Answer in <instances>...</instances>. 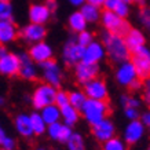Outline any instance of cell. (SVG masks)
Masks as SVG:
<instances>
[{"instance_id":"obj_29","label":"cell","mask_w":150,"mask_h":150,"mask_svg":"<svg viewBox=\"0 0 150 150\" xmlns=\"http://www.w3.org/2000/svg\"><path fill=\"white\" fill-rule=\"evenodd\" d=\"M86 99H87V96L83 91H72L69 94V105L73 106L74 109H77L79 112L81 109V106L84 105Z\"/></svg>"},{"instance_id":"obj_45","label":"cell","mask_w":150,"mask_h":150,"mask_svg":"<svg viewBox=\"0 0 150 150\" xmlns=\"http://www.w3.org/2000/svg\"><path fill=\"white\" fill-rule=\"evenodd\" d=\"M134 3H137L138 6H141V7H145L146 6V0H132Z\"/></svg>"},{"instance_id":"obj_26","label":"cell","mask_w":150,"mask_h":150,"mask_svg":"<svg viewBox=\"0 0 150 150\" xmlns=\"http://www.w3.org/2000/svg\"><path fill=\"white\" fill-rule=\"evenodd\" d=\"M68 23H69V28H70V30L76 33H80L83 30H87V25L88 23L86 22V19L83 17L80 11H74L69 15V19H68Z\"/></svg>"},{"instance_id":"obj_27","label":"cell","mask_w":150,"mask_h":150,"mask_svg":"<svg viewBox=\"0 0 150 150\" xmlns=\"http://www.w3.org/2000/svg\"><path fill=\"white\" fill-rule=\"evenodd\" d=\"M29 118H30V125H32V131L33 135H43L47 129V124L44 123V120L41 118L40 113L39 112H35V113L29 114Z\"/></svg>"},{"instance_id":"obj_41","label":"cell","mask_w":150,"mask_h":150,"mask_svg":"<svg viewBox=\"0 0 150 150\" xmlns=\"http://www.w3.org/2000/svg\"><path fill=\"white\" fill-rule=\"evenodd\" d=\"M7 137H8V135H7V132L1 128V124H0V146L3 145V142L7 139Z\"/></svg>"},{"instance_id":"obj_16","label":"cell","mask_w":150,"mask_h":150,"mask_svg":"<svg viewBox=\"0 0 150 150\" xmlns=\"http://www.w3.org/2000/svg\"><path fill=\"white\" fill-rule=\"evenodd\" d=\"M19 68L21 64H19L18 55L7 52L4 57L0 58V73L3 76H8V77L15 76L19 73Z\"/></svg>"},{"instance_id":"obj_47","label":"cell","mask_w":150,"mask_h":150,"mask_svg":"<svg viewBox=\"0 0 150 150\" xmlns=\"http://www.w3.org/2000/svg\"><path fill=\"white\" fill-rule=\"evenodd\" d=\"M6 103V100H4V98L3 96H0V106H3V105Z\"/></svg>"},{"instance_id":"obj_3","label":"cell","mask_w":150,"mask_h":150,"mask_svg":"<svg viewBox=\"0 0 150 150\" xmlns=\"http://www.w3.org/2000/svg\"><path fill=\"white\" fill-rule=\"evenodd\" d=\"M100 22L103 25V28L106 29V32L110 33H116V35H120V36H125L127 32L131 29L129 23L125 21L124 18H120L118 15H116L112 11H102L100 13Z\"/></svg>"},{"instance_id":"obj_36","label":"cell","mask_w":150,"mask_h":150,"mask_svg":"<svg viewBox=\"0 0 150 150\" xmlns=\"http://www.w3.org/2000/svg\"><path fill=\"white\" fill-rule=\"evenodd\" d=\"M124 114H125V117L132 121V120H139L141 117V114H139V110L135 109V108H124Z\"/></svg>"},{"instance_id":"obj_17","label":"cell","mask_w":150,"mask_h":150,"mask_svg":"<svg viewBox=\"0 0 150 150\" xmlns=\"http://www.w3.org/2000/svg\"><path fill=\"white\" fill-rule=\"evenodd\" d=\"M28 17H29L30 23L44 25V23L50 19L51 13H50V10L47 8L44 4H41V3H35V4H32L30 7H29Z\"/></svg>"},{"instance_id":"obj_4","label":"cell","mask_w":150,"mask_h":150,"mask_svg":"<svg viewBox=\"0 0 150 150\" xmlns=\"http://www.w3.org/2000/svg\"><path fill=\"white\" fill-rule=\"evenodd\" d=\"M131 64L137 70L138 79H147L150 73V51L146 46L139 47L132 52Z\"/></svg>"},{"instance_id":"obj_37","label":"cell","mask_w":150,"mask_h":150,"mask_svg":"<svg viewBox=\"0 0 150 150\" xmlns=\"http://www.w3.org/2000/svg\"><path fill=\"white\" fill-rule=\"evenodd\" d=\"M118 3H120V0H105L103 8L106 10V11L114 13V10H116V7L118 6Z\"/></svg>"},{"instance_id":"obj_25","label":"cell","mask_w":150,"mask_h":150,"mask_svg":"<svg viewBox=\"0 0 150 150\" xmlns=\"http://www.w3.org/2000/svg\"><path fill=\"white\" fill-rule=\"evenodd\" d=\"M40 116L41 118L44 120V123L47 125L50 124H54V123H58L59 118H61V112H59V108L57 105H48L46 108H43L40 110Z\"/></svg>"},{"instance_id":"obj_24","label":"cell","mask_w":150,"mask_h":150,"mask_svg":"<svg viewBox=\"0 0 150 150\" xmlns=\"http://www.w3.org/2000/svg\"><path fill=\"white\" fill-rule=\"evenodd\" d=\"M59 112H61V118L64 120V124L68 125V127H73L80 118V112L77 109H74L73 106H70V105H66L64 108H61Z\"/></svg>"},{"instance_id":"obj_9","label":"cell","mask_w":150,"mask_h":150,"mask_svg":"<svg viewBox=\"0 0 150 150\" xmlns=\"http://www.w3.org/2000/svg\"><path fill=\"white\" fill-rule=\"evenodd\" d=\"M74 74L76 79L80 84H86V83L91 81L94 79L98 77L99 74V65L96 64H84V62H79L74 65Z\"/></svg>"},{"instance_id":"obj_10","label":"cell","mask_w":150,"mask_h":150,"mask_svg":"<svg viewBox=\"0 0 150 150\" xmlns=\"http://www.w3.org/2000/svg\"><path fill=\"white\" fill-rule=\"evenodd\" d=\"M105 57H106V52H105V48H103V46H102V43H99V41H92L91 44H88L87 47H84L83 57H81V61H80V62L98 65Z\"/></svg>"},{"instance_id":"obj_51","label":"cell","mask_w":150,"mask_h":150,"mask_svg":"<svg viewBox=\"0 0 150 150\" xmlns=\"http://www.w3.org/2000/svg\"><path fill=\"white\" fill-rule=\"evenodd\" d=\"M0 150H6V149H0Z\"/></svg>"},{"instance_id":"obj_1","label":"cell","mask_w":150,"mask_h":150,"mask_svg":"<svg viewBox=\"0 0 150 150\" xmlns=\"http://www.w3.org/2000/svg\"><path fill=\"white\" fill-rule=\"evenodd\" d=\"M102 41H103V48L106 55L110 58L114 64H123L125 61H129L131 52L125 46L124 37L116 33L105 32L102 35Z\"/></svg>"},{"instance_id":"obj_7","label":"cell","mask_w":150,"mask_h":150,"mask_svg":"<svg viewBox=\"0 0 150 150\" xmlns=\"http://www.w3.org/2000/svg\"><path fill=\"white\" fill-rule=\"evenodd\" d=\"M83 92L86 94L88 99H96V100H106L108 99V94H109L106 83L98 77L86 83Z\"/></svg>"},{"instance_id":"obj_28","label":"cell","mask_w":150,"mask_h":150,"mask_svg":"<svg viewBox=\"0 0 150 150\" xmlns=\"http://www.w3.org/2000/svg\"><path fill=\"white\" fill-rule=\"evenodd\" d=\"M65 143H66L69 150H84V147H86L84 146V139L77 132H72V135L69 137V139Z\"/></svg>"},{"instance_id":"obj_43","label":"cell","mask_w":150,"mask_h":150,"mask_svg":"<svg viewBox=\"0 0 150 150\" xmlns=\"http://www.w3.org/2000/svg\"><path fill=\"white\" fill-rule=\"evenodd\" d=\"M68 1L72 6H74V7H80V6H83L86 3V0H68Z\"/></svg>"},{"instance_id":"obj_20","label":"cell","mask_w":150,"mask_h":150,"mask_svg":"<svg viewBox=\"0 0 150 150\" xmlns=\"http://www.w3.org/2000/svg\"><path fill=\"white\" fill-rule=\"evenodd\" d=\"M124 41H125V46L129 50V52H134L135 50H138L139 47L146 46V37L145 35L139 30V29H129L127 32V35L124 36Z\"/></svg>"},{"instance_id":"obj_18","label":"cell","mask_w":150,"mask_h":150,"mask_svg":"<svg viewBox=\"0 0 150 150\" xmlns=\"http://www.w3.org/2000/svg\"><path fill=\"white\" fill-rule=\"evenodd\" d=\"M47 132H48V135H50L51 139H54V141H58V142H65L69 139V137L72 135V127H68V125H65L64 123H54V124H50V125H47Z\"/></svg>"},{"instance_id":"obj_48","label":"cell","mask_w":150,"mask_h":150,"mask_svg":"<svg viewBox=\"0 0 150 150\" xmlns=\"http://www.w3.org/2000/svg\"><path fill=\"white\" fill-rule=\"evenodd\" d=\"M121 1H123V3H125V4H128V6L132 3V0H121Z\"/></svg>"},{"instance_id":"obj_2","label":"cell","mask_w":150,"mask_h":150,"mask_svg":"<svg viewBox=\"0 0 150 150\" xmlns=\"http://www.w3.org/2000/svg\"><path fill=\"white\" fill-rule=\"evenodd\" d=\"M80 112L87 120V123L92 127L99 121H102L103 118H106V116L109 113V105L106 100H96L87 98Z\"/></svg>"},{"instance_id":"obj_33","label":"cell","mask_w":150,"mask_h":150,"mask_svg":"<svg viewBox=\"0 0 150 150\" xmlns=\"http://www.w3.org/2000/svg\"><path fill=\"white\" fill-rule=\"evenodd\" d=\"M54 105H57L59 109L64 108V106H66V105H69V94L68 92L66 91H58V90H57Z\"/></svg>"},{"instance_id":"obj_19","label":"cell","mask_w":150,"mask_h":150,"mask_svg":"<svg viewBox=\"0 0 150 150\" xmlns=\"http://www.w3.org/2000/svg\"><path fill=\"white\" fill-rule=\"evenodd\" d=\"M19 58V64H21V68H19V73L21 77L25 79V80H35L37 76V70L36 66H35V62L29 58V55L22 52V54L18 55Z\"/></svg>"},{"instance_id":"obj_15","label":"cell","mask_w":150,"mask_h":150,"mask_svg":"<svg viewBox=\"0 0 150 150\" xmlns=\"http://www.w3.org/2000/svg\"><path fill=\"white\" fill-rule=\"evenodd\" d=\"M145 125L139 120H132L124 129V139L128 145H137L145 135Z\"/></svg>"},{"instance_id":"obj_8","label":"cell","mask_w":150,"mask_h":150,"mask_svg":"<svg viewBox=\"0 0 150 150\" xmlns=\"http://www.w3.org/2000/svg\"><path fill=\"white\" fill-rule=\"evenodd\" d=\"M21 39L26 43H39V41H44L47 36V29L44 25H39V23H29L26 26L22 28V30L18 33Z\"/></svg>"},{"instance_id":"obj_12","label":"cell","mask_w":150,"mask_h":150,"mask_svg":"<svg viewBox=\"0 0 150 150\" xmlns=\"http://www.w3.org/2000/svg\"><path fill=\"white\" fill-rule=\"evenodd\" d=\"M83 51H84V48L79 46L76 40H69L65 44L64 51H62V59L68 66H74L81 61Z\"/></svg>"},{"instance_id":"obj_38","label":"cell","mask_w":150,"mask_h":150,"mask_svg":"<svg viewBox=\"0 0 150 150\" xmlns=\"http://www.w3.org/2000/svg\"><path fill=\"white\" fill-rule=\"evenodd\" d=\"M44 6L50 10V13H54L55 10L58 8V3H57V0H46Z\"/></svg>"},{"instance_id":"obj_22","label":"cell","mask_w":150,"mask_h":150,"mask_svg":"<svg viewBox=\"0 0 150 150\" xmlns=\"http://www.w3.org/2000/svg\"><path fill=\"white\" fill-rule=\"evenodd\" d=\"M14 125H15V129H17V132H18L21 137H23V138L33 137V131H32V125H30L29 114L19 113L17 117L14 118Z\"/></svg>"},{"instance_id":"obj_46","label":"cell","mask_w":150,"mask_h":150,"mask_svg":"<svg viewBox=\"0 0 150 150\" xmlns=\"http://www.w3.org/2000/svg\"><path fill=\"white\" fill-rule=\"evenodd\" d=\"M149 98H150V92H149V83H147V88H146V91H145V100L146 102H149Z\"/></svg>"},{"instance_id":"obj_40","label":"cell","mask_w":150,"mask_h":150,"mask_svg":"<svg viewBox=\"0 0 150 150\" xmlns=\"http://www.w3.org/2000/svg\"><path fill=\"white\" fill-rule=\"evenodd\" d=\"M128 87L131 88L132 91H138V90H141V87H142V81H141V79H137V80H134V81H132Z\"/></svg>"},{"instance_id":"obj_6","label":"cell","mask_w":150,"mask_h":150,"mask_svg":"<svg viewBox=\"0 0 150 150\" xmlns=\"http://www.w3.org/2000/svg\"><path fill=\"white\" fill-rule=\"evenodd\" d=\"M39 66L43 69V77L47 84L52 86L54 88H58L62 83V72H61L58 64L54 59H48V61L39 64Z\"/></svg>"},{"instance_id":"obj_21","label":"cell","mask_w":150,"mask_h":150,"mask_svg":"<svg viewBox=\"0 0 150 150\" xmlns=\"http://www.w3.org/2000/svg\"><path fill=\"white\" fill-rule=\"evenodd\" d=\"M18 37L15 23L11 21H0V46H6Z\"/></svg>"},{"instance_id":"obj_31","label":"cell","mask_w":150,"mask_h":150,"mask_svg":"<svg viewBox=\"0 0 150 150\" xmlns=\"http://www.w3.org/2000/svg\"><path fill=\"white\" fill-rule=\"evenodd\" d=\"M103 150H125V143L120 138H110L109 141L103 142Z\"/></svg>"},{"instance_id":"obj_34","label":"cell","mask_w":150,"mask_h":150,"mask_svg":"<svg viewBox=\"0 0 150 150\" xmlns=\"http://www.w3.org/2000/svg\"><path fill=\"white\" fill-rule=\"evenodd\" d=\"M121 103L124 105V108H135V109H138L141 106V100L137 99V98H132V96L123 95L121 96Z\"/></svg>"},{"instance_id":"obj_35","label":"cell","mask_w":150,"mask_h":150,"mask_svg":"<svg viewBox=\"0 0 150 150\" xmlns=\"http://www.w3.org/2000/svg\"><path fill=\"white\" fill-rule=\"evenodd\" d=\"M139 19H141L142 25L145 28L150 26V10L147 7H142L139 11Z\"/></svg>"},{"instance_id":"obj_39","label":"cell","mask_w":150,"mask_h":150,"mask_svg":"<svg viewBox=\"0 0 150 150\" xmlns=\"http://www.w3.org/2000/svg\"><path fill=\"white\" fill-rule=\"evenodd\" d=\"M139 121H141V123L143 124L145 127H149V125H150V113H149V112H146V113L142 114V116H141V120H139Z\"/></svg>"},{"instance_id":"obj_42","label":"cell","mask_w":150,"mask_h":150,"mask_svg":"<svg viewBox=\"0 0 150 150\" xmlns=\"http://www.w3.org/2000/svg\"><path fill=\"white\" fill-rule=\"evenodd\" d=\"M86 3H90V4H94L96 7H100V6H103L105 0H86Z\"/></svg>"},{"instance_id":"obj_11","label":"cell","mask_w":150,"mask_h":150,"mask_svg":"<svg viewBox=\"0 0 150 150\" xmlns=\"http://www.w3.org/2000/svg\"><path fill=\"white\" fill-rule=\"evenodd\" d=\"M28 55H29V58L32 59L33 62L41 64V62H44V61L52 59L54 51H52V47H51L48 43H46V41H39V43L32 44Z\"/></svg>"},{"instance_id":"obj_32","label":"cell","mask_w":150,"mask_h":150,"mask_svg":"<svg viewBox=\"0 0 150 150\" xmlns=\"http://www.w3.org/2000/svg\"><path fill=\"white\" fill-rule=\"evenodd\" d=\"M92 41H94V35L91 32H88V30H83L77 35L76 37V43H77L80 47H87L88 44H91Z\"/></svg>"},{"instance_id":"obj_23","label":"cell","mask_w":150,"mask_h":150,"mask_svg":"<svg viewBox=\"0 0 150 150\" xmlns=\"http://www.w3.org/2000/svg\"><path fill=\"white\" fill-rule=\"evenodd\" d=\"M80 7H81L80 14L84 17L87 23H94V22H98V21H99L100 13H102L100 7H96V6H94V4H90V3H84V4L80 6Z\"/></svg>"},{"instance_id":"obj_14","label":"cell","mask_w":150,"mask_h":150,"mask_svg":"<svg viewBox=\"0 0 150 150\" xmlns=\"http://www.w3.org/2000/svg\"><path fill=\"white\" fill-rule=\"evenodd\" d=\"M114 134H116V128H114V124L112 123V120H109V118H103L98 124L92 125V135L95 137L96 141L102 142V143L109 141L110 138H113Z\"/></svg>"},{"instance_id":"obj_13","label":"cell","mask_w":150,"mask_h":150,"mask_svg":"<svg viewBox=\"0 0 150 150\" xmlns=\"http://www.w3.org/2000/svg\"><path fill=\"white\" fill-rule=\"evenodd\" d=\"M138 79L137 70L131 64V61H125L123 64H118V68L116 70V80L120 86L128 87L134 80Z\"/></svg>"},{"instance_id":"obj_5","label":"cell","mask_w":150,"mask_h":150,"mask_svg":"<svg viewBox=\"0 0 150 150\" xmlns=\"http://www.w3.org/2000/svg\"><path fill=\"white\" fill-rule=\"evenodd\" d=\"M55 94H57V88H54L50 84H40L36 87V90L33 91L32 95V105L35 109L41 110L48 105H52L55 100Z\"/></svg>"},{"instance_id":"obj_44","label":"cell","mask_w":150,"mask_h":150,"mask_svg":"<svg viewBox=\"0 0 150 150\" xmlns=\"http://www.w3.org/2000/svg\"><path fill=\"white\" fill-rule=\"evenodd\" d=\"M7 52H8V51H7L6 46H0V58H1V57H4Z\"/></svg>"},{"instance_id":"obj_50","label":"cell","mask_w":150,"mask_h":150,"mask_svg":"<svg viewBox=\"0 0 150 150\" xmlns=\"http://www.w3.org/2000/svg\"><path fill=\"white\" fill-rule=\"evenodd\" d=\"M0 1H10V0H0Z\"/></svg>"},{"instance_id":"obj_49","label":"cell","mask_w":150,"mask_h":150,"mask_svg":"<svg viewBox=\"0 0 150 150\" xmlns=\"http://www.w3.org/2000/svg\"><path fill=\"white\" fill-rule=\"evenodd\" d=\"M36 150H47V149H44V147H37Z\"/></svg>"},{"instance_id":"obj_30","label":"cell","mask_w":150,"mask_h":150,"mask_svg":"<svg viewBox=\"0 0 150 150\" xmlns=\"http://www.w3.org/2000/svg\"><path fill=\"white\" fill-rule=\"evenodd\" d=\"M13 19V6L10 1H0V21Z\"/></svg>"}]
</instances>
